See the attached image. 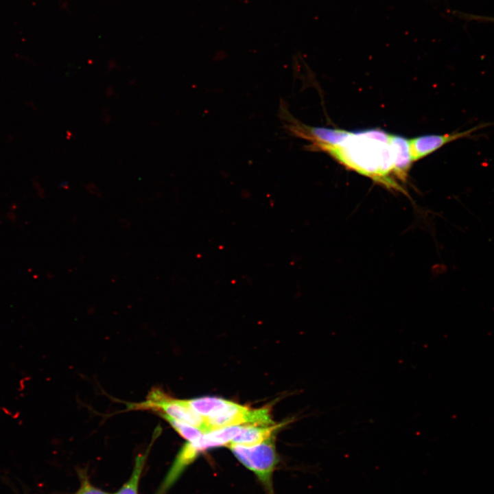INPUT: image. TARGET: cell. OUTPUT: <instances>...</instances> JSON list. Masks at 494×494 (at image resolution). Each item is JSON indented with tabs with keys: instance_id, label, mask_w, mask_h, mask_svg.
I'll return each mask as SVG.
<instances>
[{
	"instance_id": "obj_1",
	"label": "cell",
	"mask_w": 494,
	"mask_h": 494,
	"mask_svg": "<svg viewBox=\"0 0 494 494\" xmlns=\"http://www.w3.org/2000/svg\"><path fill=\"white\" fill-rule=\"evenodd\" d=\"M391 134L378 128L351 132L342 144L315 149L329 153L348 168L387 187L402 191L394 174Z\"/></svg>"
},
{
	"instance_id": "obj_2",
	"label": "cell",
	"mask_w": 494,
	"mask_h": 494,
	"mask_svg": "<svg viewBox=\"0 0 494 494\" xmlns=\"http://www.w3.org/2000/svg\"><path fill=\"white\" fill-rule=\"evenodd\" d=\"M204 420L206 433L231 426L274 424L269 407L254 409L222 398H219L213 414Z\"/></svg>"
},
{
	"instance_id": "obj_3",
	"label": "cell",
	"mask_w": 494,
	"mask_h": 494,
	"mask_svg": "<svg viewBox=\"0 0 494 494\" xmlns=\"http://www.w3.org/2000/svg\"><path fill=\"white\" fill-rule=\"evenodd\" d=\"M228 447L241 463L255 473L269 494H274L272 478L278 457L273 437L255 445L231 444Z\"/></svg>"
},
{
	"instance_id": "obj_4",
	"label": "cell",
	"mask_w": 494,
	"mask_h": 494,
	"mask_svg": "<svg viewBox=\"0 0 494 494\" xmlns=\"http://www.w3.org/2000/svg\"><path fill=\"white\" fill-rule=\"evenodd\" d=\"M130 408L160 412L161 414L198 428L203 434L206 433L204 418L196 412L187 400L172 398L159 388L151 390L145 401L132 404Z\"/></svg>"
},
{
	"instance_id": "obj_5",
	"label": "cell",
	"mask_w": 494,
	"mask_h": 494,
	"mask_svg": "<svg viewBox=\"0 0 494 494\" xmlns=\"http://www.w3.org/2000/svg\"><path fill=\"white\" fill-rule=\"evenodd\" d=\"M493 126L494 121L485 122L463 131H454L443 134H427L410 139L409 143L413 161L425 157L450 142L464 138H471L472 134L478 130Z\"/></svg>"
},
{
	"instance_id": "obj_6",
	"label": "cell",
	"mask_w": 494,
	"mask_h": 494,
	"mask_svg": "<svg viewBox=\"0 0 494 494\" xmlns=\"http://www.w3.org/2000/svg\"><path fill=\"white\" fill-rule=\"evenodd\" d=\"M289 130L295 136L311 142L312 150L319 146H336L349 137L351 132L341 129L307 126L296 120L289 121Z\"/></svg>"
},
{
	"instance_id": "obj_7",
	"label": "cell",
	"mask_w": 494,
	"mask_h": 494,
	"mask_svg": "<svg viewBox=\"0 0 494 494\" xmlns=\"http://www.w3.org/2000/svg\"><path fill=\"white\" fill-rule=\"evenodd\" d=\"M390 143L395 178L404 183L413 162L409 139L401 136L391 134Z\"/></svg>"
},
{
	"instance_id": "obj_8",
	"label": "cell",
	"mask_w": 494,
	"mask_h": 494,
	"mask_svg": "<svg viewBox=\"0 0 494 494\" xmlns=\"http://www.w3.org/2000/svg\"><path fill=\"white\" fill-rule=\"evenodd\" d=\"M199 454L200 451L189 441L182 447L163 482L159 494L165 492L174 484L182 472L196 459Z\"/></svg>"
},
{
	"instance_id": "obj_9",
	"label": "cell",
	"mask_w": 494,
	"mask_h": 494,
	"mask_svg": "<svg viewBox=\"0 0 494 494\" xmlns=\"http://www.w3.org/2000/svg\"><path fill=\"white\" fill-rule=\"evenodd\" d=\"M284 423L274 424L268 426L242 425L239 433L228 444L252 446L262 443L273 437L275 431Z\"/></svg>"
},
{
	"instance_id": "obj_10",
	"label": "cell",
	"mask_w": 494,
	"mask_h": 494,
	"mask_svg": "<svg viewBox=\"0 0 494 494\" xmlns=\"http://www.w3.org/2000/svg\"><path fill=\"white\" fill-rule=\"evenodd\" d=\"M146 457L147 454L137 457L130 478L115 494H138L139 482Z\"/></svg>"
},
{
	"instance_id": "obj_11",
	"label": "cell",
	"mask_w": 494,
	"mask_h": 494,
	"mask_svg": "<svg viewBox=\"0 0 494 494\" xmlns=\"http://www.w3.org/2000/svg\"><path fill=\"white\" fill-rule=\"evenodd\" d=\"M161 415L182 437L188 441H193L203 434L200 430L188 423L178 421L164 414H161Z\"/></svg>"
},
{
	"instance_id": "obj_12",
	"label": "cell",
	"mask_w": 494,
	"mask_h": 494,
	"mask_svg": "<svg viewBox=\"0 0 494 494\" xmlns=\"http://www.w3.org/2000/svg\"><path fill=\"white\" fill-rule=\"evenodd\" d=\"M75 494H110L92 486L86 480H84Z\"/></svg>"
},
{
	"instance_id": "obj_13",
	"label": "cell",
	"mask_w": 494,
	"mask_h": 494,
	"mask_svg": "<svg viewBox=\"0 0 494 494\" xmlns=\"http://www.w3.org/2000/svg\"><path fill=\"white\" fill-rule=\"evenodd\" d=\"M85 188L86 190L91 193L92 195L99 196H100V190L97 187L96 185L94 183H88L86 185Z\"/></svg>"
},
{
	"instance_id": "obj_14",
	"label": "cell",
	"mask_w": 494,
	"mask_h": 494,
	"mask_svg": "<svg viewBox=\"0 0 494 494\" xmlns=\"http://www.w3.org/2000/svg\"><path fill=\"white\" fill-rule=\"evenodd\" d=\"M102 119L104 123L109 124L112 121V117L108 109H104L102 113Z\"/></svg>"
},
{
	"instance_id": "obj_15",
	"label": "cell",
	"mask_w": 494,
	"mask_h": 494,
	"mask_svg": "<svg viewBox=\"0 0 494 494\" xmlns=\"http://www.w3.org/2000/svg\"><path fill=\"white\" fill-rule=\"evenodd\" d=\"M105 95L108 97H112L116 95L115 91L112 86L106 88L105 91Z\"/></svg>"
},
{
	"instance_id": "obj_16",
	"label": "cell",
	"mask_w": 494,
	"mask_h": 494,
	"mask_svg": "<svg viewBox=\"0 0 494 494\" xmlns=\"http://www.w3.org/2000/svg\"><path fill=\"white\" fill-rule=\"evenodd\" d=\"M493 20L494 21V19H493Z\"/></svg>"
}]
</instances>
